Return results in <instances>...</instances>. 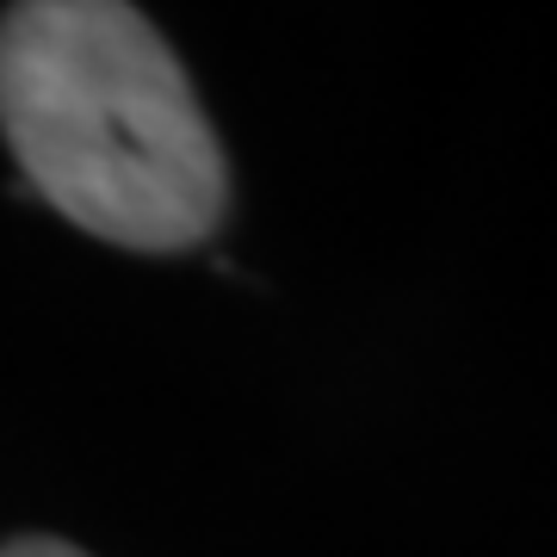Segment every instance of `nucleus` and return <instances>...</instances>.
<instances>
[{
  "label": "nucleus",
  "mask_w": 557,
  "mask_h": 557,
  "mask_svg": "<svg viewBox=\"0 0 557 557\" xmlns=\"http://www.w3.org/2000/svg\"><path fill=\"white\" fill-rule=\"evenodd\" d=\"M0 137L25 193L112 248H199L230 205V161L193 81L119 0L0 13Z\"/></svg>",
  "instance_id": "obj_1"
},
{
  "label": "nucleus",
  "mask_w": 557,
  "mask_h": 557,
  "mask_svg": "<svg viewBox=\"0 0 557 557\" xmlns=\"http://www.w3.org/2000/svg\"><path fill=\"white\" fill-rule=\"evenodd\" d=\"M0 557H87V552L62 545V539H13V545H0Z\"/></svg>",
  "instance_id": "obj_2"
}]
</instances>
